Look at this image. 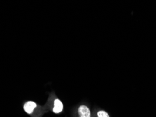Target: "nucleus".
<instances>
[{
  "mask_svg": "<svg viewBox=\"0 0 156 117\" xmlns=\"http://www.w3.org/2000/svg\"><path fill=\"white\" fill-rule=\"evenodd\" d=\"M80 117H91V111L86 105H81L78 108Z\"/></svg>",
  "mask_w": 156,
  "mask_h": 117,
  "instance_id": "1",
  "label": "nucleus"
},
{
  "mask_svg": "<svg viewBox=\"0 0 156 117\" xmlns=\"http://www.w3.org/2000/svg\"><path fill=\"white\" fill-rule=\"evenodd\" d=\"M63 109V105L59 99H56L54 100V107L53 109V112L56 114L61 113Z\"/></svg>",
  "mask_w": 156,
  "mask_h": 117,
  "instance_id": "2",
  "label": "nucleus"
},
{
  "mask_svg": "<svg viewBox=\"0 0 156 117\" xmlns=\"http://www.w3.org/2000/svg\"><path fill=\"white\" fill-rule=\"evenodd\" d=\"M37 107V105L35 102H32V101H29V102H26L24 105V110L26 111L27 114H32L33 113L34 109Z\"/></svg>",
  "mask_w": 156,
  "mask_h": 117,
  "instance_id": "3",
  "label": "nucleus"
},
{
  "mask_svg": "<svg viewBox=\"0 0 156 117\" xmlns=\"http://www.w3.org/2000/svg\"><path fill=\"white\" fill-rule=\"evenodd\" d=\"M97 116L98 117H110L108 113L105 111H104V110H100V111H98L97 113Z\"/></svg>",
  "mask_w": 156,
  "mask_h": 117,
  "instance_id": "4",
  "label": "nucleus"
}]
</instances>
